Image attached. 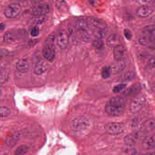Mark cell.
Segmentation results:
<instances>
[{
    "label": "cell",
    "mask_w": 155,
    "mask_h": 155,
    "mask_svg": "<svg viewBox=\"0 0 155 155\" xmlns=\"http://www.w3.org/2000/svg\"><path fill=\"white\" fill-rule=\"evenodd\" d=\"M126 104V100L122 97H114L106 104L105 111L110 116H120L125 111Z\"/></svg>",
    "instance_id": "1"
},
{
    "label": "cell",
    "mask_w": 155,
    "mask_h": 155,
    "mask_svg": "<svg viewBox=\"0 0 155 155\" xmlns=\"http://www.w3.org/2000/svg\"><path fill=\"white\" fill-rule=\"evenodd\" d=\"M55 40V36L53 34L50 35L46 40V44L42 50V54L44 58L50 62L54 61L56 56L54 45Z\"/></svg>",
    "instance_id": "2"
},
{
    "label": "cell",
    "mask_w": 155,
    "mask_h": 155,
    "mask_svg": "<svg viewBox=\"0 0 155 155\" xmlns=\"http://www.w3.org/2000/svg\"><path fill=\"white\" fill-rule=\"evenodd\" d=\"M125 126L122 123L110 122L105 126V129L108 134L111 135H117L120 134L124 131Z\"/></svg>",
    "instance_id": "3"
},
{
    "label": "cell",
    "mask_w": 155,
    "mask_h": 155,
    "mask_svg": "<svg viewBox=\"0 0 155 155\" xmlns=\"http://www.w3.org/2000/svg\"><path fill=\"white\" fill-rule=\"evenodd\" d=\"M21 11V7L19 4L12 3L6 8L4 11V15L8 18H15L19 15Z\"/></svg>",
    "instance_id": "4"
},
{
    "label": "cell",
    "mask_w": 155,
    "mask_h": 155,
    "mask_svg": "<svg viewBox=\"0 0 155 155\" xmlns=\"http://www.w3.org/2000/svg\"><path fill=\"white\" fill-rule=\"evenodd\" d=\"M146 99L143 97L134 98L130 105V110L132 113H137L140 111L144 107Z\"/></svg>",
    "instance_id": "5"
},
{
    "label": "cell",
    "mask_w": 155,
    "mask_h": 155,
    "mask_svg": "<svg viewBox=\"0 0 155 155\" xmlns=\"http://www.w3.org/2000/svg\"><path fill=\"white\" fill-rule=\"evenodd\" d=\"M69 37L68 34L64 31H60L58 34L57 43L59 48L61 49H65L68 46Z\"/></svg>",
    "instance_id": "6"
},
{
    "label": "cell",
    "mask_w": 155,
    "mask_h": 155,
    "mask_svg": "<svg viewBox=\"0 0 155 155\" xmlns=\"http://www.w3.org/2000/svg\"><path fill=\"white\" fill-rule=\"evenodd\" d=\"M155 34H142L139 39V42L140 45L146 47L154 48L155 44Z\"/></svg>",
    "instance_id": "7"
},
{
    "label": "cell",
    "mask_w": 155,
    "mask_h": 155,
    "mask_svg": "<svg viewBox=\"0 0 155 155\" xmlns=\"http://www.w3.org/2000/svg\"><path fill=\"white\" fill-rule=\"evenodd\" d=\"M154 12V8L148 5H142L137 10V15L140 18H147Z\"/></svg>",
    "instance_id": "8"
},
{
    "label": "cell",
    "mask_w": 155,
    "mask_h": 155,
    "mask_svg": "<svg viewBox=\"0 0 155 155\" xmlns=\"http://www.w3.org/2000/svg\"><path fill=\"white\" fill-rule=\"evenodd\" d=\"M49 11L50 7L48 4H41L35 6L32 8V13L35 16H44Z\"/></svg>",
    "instance_id": "9"
},
{
    "label": "cell",
    "mask_w": 155,
    "mask_h": 155,
    "mask_svg": "<svg viewBox=\"0 0 155 155\" xmlns=\"http://www.w3.org/2000/svg\"><path fill=\"white\" fill-rule=\"evenodd\" d=\"M89 126V121L84 117L76 118L73 122V127L78 130L86 129Z\"/></svg>",
    "instance_id": "10"
},
{
    "label": "cell",
    "mask_w": 155,
    "mask_h": 155,
    "mask_svg": "<svg viewBox=\"0 0 155 155\" xmlns=\"http://www.w3.org/2000/svg\"><path fill=\"white\" fill-rule=\"evenodd\" d=\"M87 21L89 24L96 29L106 30V29L107 28V23L104 21L100 19L94 18V17H91V18H88Z\"/></svg>",
    "instance_id": "11"
},
{
    "label": "cell",
    "mask_w": 155,
    "mask_h": 155,
    "mask_svg": "<svg viewBox=\"0 0 155 155\" xmlns=\"http://www.w3.org/2000/svg\"><path fill=\"white\" fill-rule=\"evenodd\" d=\"M126 65V63L123 60H116L110 66L111 74H117L121 72L125 69Z\"/></svg>",
    "instance_id": "12"
},
{
    "label": "cell",
    "mask_w": 155,
    "mask_h": 155,
    "mask_svg": "<svg viewBox=\"0 0 155 155\" xmlns=\"http://www.w3.org/2000/svg\"><path fill=\"white\" fill-rule=\"evenodd\" d=\"M113 55L116 60L124 59L126 55V50L122 45L119 44L115 46L113 50Z\"/></svg>",
    "instance_id": "13"
},
{
    "label": "cell",
    "mask_w": 155,
    "mask_h": 155,
    "mask_svg": "<svg viewBox=\"0 0 155 155\" xmlns=\"http://www.w3.org/2000/svg\"><path fill=\"white\" fill-rule=\"evenodd\" d=\"M141 86L140 84H136L127 89L123 92V95L126 97L134 96L141 91Z\"/></svg>",
    "instance_id": "14"
},
{
    "label": "cell",
    "mask_w": 155,
    "mask_h": 155,
    "mask_svg": "<svg viewBox=\"0 0 155 155\" xmlns=\"http://www.w3.org/2000/svg\"><path fill=\"white\" fill-rule=\"evenodd\" d=\"M155 136H150L146 137L142 142V147L144 149L149 150L155 148Z\"/></svg>",
    "instance_id": "15"
},
{
    "label": "cell",
    "mask_w": 155,
    "mask_h": 155,
    "mask_svg": "<svg viewBox=\"0 0 155 155\" xmlns=\"http://www.w3.org/2000/svg\"><path fill=\"white\" fill-rule=\"evenodd\" d=\"M17 68L20 72L26 73L29 69V64L26 59H21L17 64Z\"/></svg>",
    "instance_id": "16"
},
{
    "label": "cell",
    "mask_w": 155,
    "mask_h": 155,
    "mask_svg": "<svg viewBox=\"0 0 155 155\" xmlns=\"http://www.w3.org/2000/svg\"><path fill=\"white\" fill-rule=\"evenodd\" d=\"M120 41V37L117 34H111L108 37L106 41L107 45L110 47H115L117 45H119Z\"/></svg>",
    "instance_id": "17"
},
{
    "label": "cell",
    "mask_w": 155,
    "mask_h": 155,
    "mask_svg": "<svg viewBox=\"0 0 155 155\" xmlns=\"http://www.w3.org/2000/svg\"><path fill=\"white\" fill-rule=\"evenodd\" d=\"M76 28L80 31H87L89 28V23L88 21L84 19H80L76 21Z\"/></svg>",
    "instance_id": "18"
},
{
    "label": "cell",
    "mask_w": 155,
    "mask_h": 155,
    "mask_svg": "<svg viewBox=\"0 0 155 155\" xmlns=\"http://www.w3.org/2000/svg\"><path fill=\"white\" fill-rule=\"evenodd\" d=\"M18 38V34L13 31H7L3 37V41L6 43H11Z\"/></svg>",
    "instance_id": "19"
},
{
    "label": "cell",
    "mask_w": 155,
    "mask_h": 155,
    "mask_svg": "<svg viewBox=\"0 0 155 155\" xmlns=\"http://www.w3.org/2000/svg\"><path fill=\"white\" fill-rule=\"evenodd\" d=\"M47 69L46 63L42 61H39L35 65L34 72L36 75H41L44 73Z\"/></svg>",
    "instance_id": "20"
},
{
    "label": "cell",
    "mask_w": 155,
    "mask_h": 155,
    "mask_svg": "<svg viewBox=\"0 0 155 155\" xmlns=\"http://www.w3.org/2000/svg\"><path fill=\"white\" fill-rule=\"evenodd\" d=\"M154 127L155 120L153 119H150L144 122L141 127V130L142 131H144V132H148L154 130Z\"/></svg>",
    "instance_id": "21"
},
{
    "label": "cell",
    "mask_w": 155,
    "mask_h": 155,
    "mask_svg": "<svg viewBox=\"0 0 155 155\" xmlns=\"http://www.w3.org/2000/svg\"><path fill=\"white\" fill-rule=\"evenodd\" d=\"M138 136L137 133H131L125 137L124 141L126 144L128 146H133L137 142Z\"/></svg>",
    "instance_id": "22"
},
{
    "label": "cell",
    "mask_w": 155,
    "mask_h": 155,
    "mask_svg": "<svg viewBox=\"0 0 155 155\" xmlns=\"http://www.w3.org/2000/svg\"><path fill=\"white\" fill-rule=\"evenodd\" d=\"M92 35L97 39L102 40L105 38L107 35V32L104 30L96 29L94 30L92 32Z\"/></svg>",
    "instance_id": "23"
},
{
    "label": "cell",
    "mask_w": 155,
    "mask_h": 155,
    "mask_svg": "<svg viewBox=\"0 0 155 155\" xmlns=\"http://www.w3.org/2000/svg\"><path fill=\"white\" fill-rule=\"evenodd\" d=\"M18 135L16 134H11L10 136H8L7 137V144L9 147H13L14 145H16L17 141L18 140Z\"/></svg>",
    "instance_id": "24"
},
{
    "label": "cell",
    "mask_w": 155,
    "mask_h": 155,
    "mask_svg": "<svg viewBox=\"0 0 155 155\" xmlns=\"http://www.w3.org/2000/svg\"><path fill=\"white\" fill-rule=\"evenodd\" d=\"M56 7L60 11H65L67 10L68 6L65 0H56Z\"/></svg>",
    "instance_id": "25"
},
{
    "label": "cell",
    "mask_w": 155,
    "mask_h": 155,
    "mask_svg": "<svg viewBox=\"0 0 155 155\" xmlns=\"http://www.w3.org/2000/svg\"><path fill=\"white\" fill-rule=\"evenodd\" d=\"M47 19V17L46 15L44 16H36L34 18H33L32 20V23L35 25H40L45 22Z\"/></svg>",
    "instance_id": "26"
},
{
    "label": "cell",
    "mask_w": 155,
    "mask_h": 155,
    "mask_svg": "<svg viewBox=\"0 0 155 155\" xmlns=\"http://www.w3.org/2000/svg\"><path fill=\"white\" fill-rule=\"evenodd\" d=\"M135 77V74L132 71H128L123 74L121 77L120 80L122 81H130L134 79Z\"/></svg>",
    "instance_id": "27"
},
{
    "label": "cell",
    "mask_w": 155,
    "mask_h": 155,
    "mask_svg": "<svg viewBox=\"0 0 155 155\" xmlns=\"http://www.w3.org/2000/svg\"><path fill=\"white\" fill-rule=\"evenodd\" d=\"M111 72L110 66H105L101 70V75L102 78L107 79L109 78L111 75Z\"/></svg>",
    "instance_id": "28"
},
{
    "label": "cell",
    "mask_w": 155,
    "mask_h": 155,
    "mask_svg": "<svg viewBox=\"0 0 155 155\" xmlns=\"http://www.w3.org/2000/svg\"><path fill=\"white\" fill-rule=\"evenodd\" d=\"M28 147L26 145L20 146L15 150V154L17 155H22L26 154L28 151Z\"/></svg>",
    "instance_id": "29"
},
{
    "label": "cell",
    "mask_w": 155,
    "mask_h": 155,
    "mask_svg": "<svg viewBox=\"0 0 155 155\" xmlns=\"http://www.w3.org/2000/svg\"><path fill=\"white\" fill-rule=\"evenodd\" d=\"M155 33V25H150L146 26L143 28L142 34H150Z\"/></svg>",
    "instance_id": "30"
},
{
    "label": "cell",
    "mask_w": 155,
    "mask_h": 155,
    "mask_svg": "<svg viewBox=\"0 0 155 155\" xmlns=\"http://www.w3.org/2000/svg\"><path fill=\"white\" fill-rule=\"evenodd\" d=\"M11 113L10 110L6 107H0V117H8Z\"/></svg>",
    "instance_id": "31"
},
{
    "label": "cell",
    "mask_w": 155,
    "mask_h": 155,
    "mask_svg": "<svg viewBox=\"0 0 155 155\" xmlns=\"http://www.w3.org/2000/svg\"><path fill=\"white\" fill-rule=\"evenodd\" d=\"M79 31L80 33L81 38H82L83 41L86 42H89L90 41L91 38L90 35H89L87 31Z\"/></svg>",
    "instance_id": "32"
},
{
    "label": "cell",
    "mask_w": 155,
    "mask_h": 155,
    "mask_svg": "<svg viewBox=\"0 0 155 155\" xmlns=\"http://www.w3.org/2000/svg\"><path fill=\"white\" fill-rule=\"evenodd\" d=\"M92 46L96 49H101L104 46V42L101 40L96 39L92 42Z\"/></svg>",
    "instance_id": "33"
},
{
    "label": "cell",
    "mask_w": 155,
    "mask_h": 155,
    "mask_svg": "<svg viewBox=\"0 0 155 155\" xmlns=\"http://www.w3.org/2000/svg\"><path fill=\"white\" fill-rule=\"evenodd\" d=\"M126 86H127V84H124V83L117 85L113 88V91L114 93H118L124 89L126 88Z\"/></svg>",
    "instance_id": "34"
},
{
    "label": "cell",
    "mask_w": 155,
    "mask_h": 155,
    "mask_svg": "<svg viewBox=\"0 0 155 155\" xmlns=\"http://www.w3.org/2000/svg\"><path fill=\"white\" fill-rule=\"evenodd\" d=\"M40 34L39 29L38 26H35L31 31V34L33 37H38Z\"/></svg>",
    "instance_id": "35"
},
{
    "label": "cell",
    "mask_w": 155,
    "mask_h": 155,
    "mask_svg": "<svg viewBox=\"0 0 155 155\" xmlns=\"http://www.w3.org/2000/svg\"><path fill=\"white\" fill-rule=\"evenodd\" d=\"M133 2L141 5H148L151 3L152 0H132Z\"/></svg>",
    "instance_id": "36"
},
{
    "label": "cell",
    "mask_w": 155,
    "mask_h": 155,
    "mask_svg": "<svg viewBox=\"0 0 155 155\" xmlns=\"http://www.w3.org/2000/svg\"><path fill=\"white\" fill-rule=\"evenodd\" d=\"M124 35L126 38L128 40H130L132 39V32L130 31V30L127 29H126L124 30Z\"/></svg>",
    "instance_id": "37"
},
{
    "label": "cell",
    "mask_w": 155,
    "mask_h": 155,
    "mask_svg": "<svg viewBox=\"0 0 155 155\" xmlns=\"http://www.w3.org/2000/svg\"><path fill=\"white\" fill-rule=\"evenodd\" d=\"M148 68L150 69H154L155 68V58L154 57L151 58L149 60L148 62Z\"/></svg>",
    "instance_id": "38"
},
{
    "label": "cell",
    "mask_w": 155,
    "mask_h": 155,
    "mask_svg": "<svg viewBox=\"0 0 155 155\" xmlns=\"http://www.w3.org/2000/svg\"><path fill=\"white\" fill-rule=\"evenodd\" d=\"M8 51L5 49H0V59L8 55Z\"/></svg>",
    "instance_id": "39"
},
{
    "label": "cell",
    "mask_w": 155,
    "mask_h": 155,
    "mask_svg": "<svg viewBox=\"0 0 155 155\" xmlns=\"http://www.w3.org/2000/svg\"><path fill=\"white\" fill-rule=\"evenodd\" d=\"M88 2L91 5L92 7H94V8L97 7L98 3L97 0H88Z\"/></svg>",
    "instance_id": "40"
},
{
    "label": "cell",
    "mask_w": 155,
    "mask_h": 155,
    "mask_svg": "<svg viewBox=\"0 0 155 155\" xmlns=\"http://www.w3.org/2000/svg\"><path fill=\"white\" fill-rule=\"evenodd\" d=\"M5 28V25L3 23H0V30L3 31Z\"/></svg>",
    "instance_id": "41"
},
{
    "label": "cell",
    "mask_w": 155,
    "mask_h": 155,
    "mask_svg": "<svg viewBox=\"0 0 155 155\" xmlns=\"http://www.w3.org/2000/svg\"><path fill=\"white\" fill-rule=\"evenodd\" d=\"M43 0H31V1L33 3H38L39 2H41Z\"/></svg>",
    "instance_id": "42"
},
{
    "label": "cell",
    "mask_w": 155,
    "mask_h": 155,
    "mask_svg": "<svg viewBox=\"0 0 155 155\" xmlns=\"http://www.w3.org/2000/svg\"><path fill=\"white\" fill-rule=\"evenodd\" d=\"M1 91H0V96H1Z\"/></svg>",
    "instance_id": "43"
},
{
    "label": "cell",
    "mask_w": 155,
    "mask_h": 155,
    "mask_svg": "<svg viewBox=\"0 0 155 155\" xmlns=\"http://www.w3.org/2000/svg\"><path fill=\"white\" fill-rule=\"evenodd\" d=\"M20 1H25V0H20Z\"/></svg>",
    "instance_id": "44"
}]
</instances>
